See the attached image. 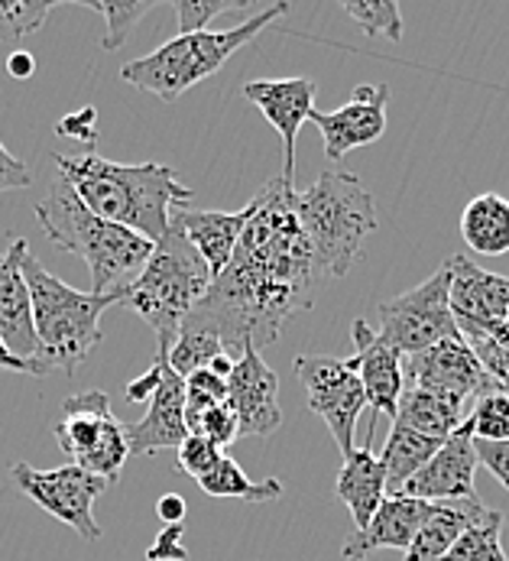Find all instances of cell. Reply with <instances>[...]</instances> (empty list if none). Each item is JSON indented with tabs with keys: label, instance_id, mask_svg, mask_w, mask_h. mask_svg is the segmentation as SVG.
<instances>
[{
	"label": "cell",
	"instance_id": "48",
	"mask_svg": "<svg viewBox=\"0 0 509 561\" xmlns=\"http://www.w3.org/2000/svg\"><path fill=\"white\" fill-rule=\"evenodd\" d=\"M0 260H3V253H0Z\"/></svg>",
	"mask_w": 509,
	"mask_h": 561
},
{
	"label": "cell",
	"instance_id": "7",
	"mask_svg": "<svg viewBox=\"0 0 509 561\" xmlns=\"http://www.w3.org/2000/svg\"><path fill=\"white\" fill-rule=\"evenodd\" d=\"M208 289L211 270L170 221V234L153 247V256L147 260L143 273L124 293V306L157 331L160 357H170L172 344L182 334V324L208 296Z\"/></svg>",
	"mask_w": 509,
	"mask_h": 561
},
{
	"label": "cell",
	"instance_id": "24",
	"mask_svg": "<svg viewBox=\"0 0 509 561\" xmlns=\"http://www.w3.org/2000/svg\"><path fill=\"white\" fill-rule=\"evenodd\" d=\"M484 503L474 496V500H441V503H431V513L425 516V523L419 526L413 546L406 549L403 561H441L451 546L461 539V533L484 516Z\"/></svg>",
	"mask_w": 509,
	"mask_h": 561
},
{
	"label": "cell",
	"instance_id": "34",
	"mask_svg": "<svg viewBox=\"0 0 509 561\" xmlns=\"http://www.w3.org/2000/svg\"><path fill=\"white\" fill-rule=\"evenodd\" d=\"M53 10H56L53 0H7V3H0V39L20 43V39L39 33Z\"/></svg>",
	"mask_w": 509,
	"mask_h": 561
},
{
	"label": "cell",
	"instance_id": "30",
	"mask_svg": "<svg viewBox=\"0 0 509 561\" xmlns=\"http://www.w3.org/2000/svg\"><path fill=\"white\" fill-rule=\"evenodd\" d=\"M88 10H94V13H101L104 16V39H101V46H104V53H117L127 39H130V33H134V26L157 7V0H134V3H127V0H111V3H97V0H82Z\"/></svg>",
	"mask_w": 509,
	"mask_h": 561
},
{
	"label": "cell",
	"instance_id": "11",
	"mask_svg": "<svg viewBox=\"0 0 509 561\" xmlns=\"http://www.w3.org/2000/svg\"><path fill=\"white\" fill-rule=\"evenodd\" d=\"M296 377L302 380L312 412H319L338 445L340 458L354 451V425L367 409V393L357 374L328 354H302L296 357Z\"/></svg>",
	"mask_w": 509,
	"mask_h": 561
},
{
	"label": "cell",
	"instance_id": "45",
	"mask_svg": "<svg viewBox=\"0 0 509 561\" xmlns=\"http://www.w3.org/2000/svg\"><path fill=\"white\" fill-rule=\"evenodd\" d=\"M185 500L178 496V493H163L160 496V503H157V516L163 519V526H170V523H185Z\"/></svg>",
	"mask_w": 509,
	"mask_h": 561
},
{
	"label": "cell",
	"instance_id": "36",
	"mask_svg": "<svg viewBox=\"0 0 509 561\" xmlns=\"http://www.w3.org/2000/svg\"><path fill=\"white\" fill-rule=\"evenodd\" d=\"M244 7H251V3H244V0H172V10L178 16V36L201 33V30H208V23L215 16L234 13Z\"/></svg>",
	"mask_w": 509,
	"mask_h": 561
},
{
	"label": "cell",
	"instance_id": "49",
	"mask_svg": "<svg viewBox=\"0 0 509 561\" xmlns=\"http://www.w3.org/2000/svg\"><path fill=\"white\" fill-rule=\"evenodd\" d=\"M507 526H509V519H507Z\"/></svg>",
	"mask_w": 509,
	"mask_h": 561
},
{
	"label": "cell",
	"instance_id": "23",
	"mask_svg": "<svg viewBox=\"0 0 509 561\" xmlns=\"http://www.w3.org/2000/svg\"><path fill=\"white\" fill-rule=\"evenodd\" d=\"M373 438H377V419L367 428V445L354 448L344 458V468H340L338 483H335L338 500L350 510L357 529H367L373 513L386 500V471H383L380 458L373 455Z\"/></svg>",
	"mask_w": 509,
	"mask_h": 561
},
{
	"label": "cell",
	"instance_id": "46",
	"mask_svg": "<svg viewBox=\"0 0 509 561\" xmlns=\"http://www.w3.org/2000/svg\"><path fill=\"white\" fill-rule=\"evenodd\" d=\"M7 72H10V79H16V81L33 79V72H36V59H33V53H26V49L10 53V59H7Z\"/></svg>",
	"mask_w": 509,
	"mask_h": 561
},
{
	"label": "cell",
	"instance_id": "35",
	"mask_svg": "<svg viewBox=\"0 0 509 561\" xmlns=\"http://www.w3.org/2000/svg\"><path fill=\"white\" fill-rule=\"evenodd\" d=\"M221 402H228V380H221L208 367L195 370L192 377H185V425L192 419H198L205 409L221 405Z\"/></svg>",
	"mask_w": 509,
	"mask_h": 561
},
{
	"label": "cell",
	"instance_id": "1",
	"mask_svg": "<svg viewBox=\"0 0 509 561\" xmlns=\"http://www.w3.org/2000/svg\"><path fill=\"white\" fill-rule=\"evenodd\" d=\"M319 270L296 215V185L273 175L247 205V225L224 273L182 328L215 334L228 357L279 341L286 319L315 302Z\"/></svg>",
	"mask_w": 509,
	"mask_h": 561
},
{
	"label": "cell",
	"instance_id": "33",
	"mask_svg": "<svg viewBox=\"0 0 509 561\" xmlns=\"http://www.w3.org/2000/svg\"><path fill=\"white\" fill-rule=\"evenodd\" d=\"M340 7L367 36H386L393 43L403 39V16L393 0H344Z\"/></svg>",
	"mask_w": 509,
	"mask_h": 561
},
{
	"label": "cell",
	"instance_id": "3",
	"mask_svg": "<svg viewBox=\"0 0 509 561\" xmlns=\"http://www.w3.org/2000/svg\"><path fill=\"white\" fill-rule=\"evenodd\" d=\"M36 221L56 247L85 260L94 296H124L157 247L120 225L97 218L62 175L36 205Z\"/></svg>",
	"mask_w": 509,
	"mask_h": 561
},
{
	"label": "cell",
	"instance_id": "39",
	"mask_svg": "<svg viewBox=\"0 0 509 561\" xmlns=\"http://www.w3.org/2000/svg\"><path fill=\"white\" fill-rule=\"evenodd\" d=\"M185 523H170L160 529L153 546L147 549V561H188V549L182 546Z\"/></svg>",
	"mask_w": 509,
	"mask_h": 561
},
{
	"label": "cell",
	"instance_id": "40",
	"mask_svg": "<svg viewBox=\"0 0 509 561\" xmlns=\"http://www.w3.org/2000/svg\"><path fill=\"white\" fill-rule=\"evenodd\" d=\"M474 451H477V461L509 490V442H477L474 438Z\"/></svg>",
	"mask_w": 509,
	"mask_h": 561
},
{
	"label": "cell",
	"instance_id": "14",
	"mask_svg": "<svg viewBox=\"0 0 509 561\" xmlns=\"http://www.w3.org/2000/svg\"><path fill=\"white\" fill-rule=\"evenodd\" d=\"M319 81L296 76V79H259L244 84V98L263 111V117L282 137V179L296 182V140L302 124L315 111Z\"/></svg>",
	"mask_w": 509,
	"mask_h": 561
},
{
	"label": "cell",
	"instance_id": "27",
	"mask_svg": "<svg viewBox=\"0 0 509 561\" xmlns=\"http://www.w3.org/2000/svg\"><path fill=\"white\" fill-rule=\"evenodd\" d=\"M441 442L444 438H428V435H419L413 428L393 425V432L383 445V455H380V465L386 471V493H400L406 483L413 481L435 458Z\"/></svg>",
	"mask_w": 509,
	"mask_h": 561
},
{
	"label": "cell",
	"instance_id": "2",
	"mask_svg": "<svg viewBox=\"0 0 509 561\" xmlns=\"http://www.w3.org/2000/svg\"><path fill=\"white\" fill-rule=\"evenodd\" d=\"M56 169L97 218L120 225L150 243H160L170 234L175 208L192 205V188L182 185L178 172L163 162L124 165L97 153H82L56 157Z\"/></svg>",
	"mask_w": 509,
	"mask_h": 561
},
{
	"label": "cell",
	"instance_id": "16",
	"mask_svg": "<svg viewBox=\"0 0 509 561\" xmlns=\"http://www.w3.org/2000/svg\"><path fill=\"white\" fill-rule=\"evenodd\" d=\"M228 405L234 409L244 438H269L282 425L279 377L256 347H247L234 364V374L228 380Z\"/></svg>",
	"mask_w": 509,
	"mask_h": 561
},
{
	"label": "cell",
	"instance_id": "47",
	"mask_svg": "<svg viewBox=\"0 0 509 561\" xmlns=\"http://www.w3.org/2000/svg\"><path fill=\"white\" fill-rule=\"evenodd\" d=\"M484 334H487L500 351H507L509 354V319L497 321V324H490V328H484Z\"/></svg>",
	"mask_w": 509,
	"mask_h": 561
},
{
	"label": "cell",
	"instance_id": "4",
	"mask_svg": "<svg viewBox=\"0 0 509 561\" xmlns=\"http://www.w3.org/2000/svg\"><path fill=\"white\" fill-rule=\"evenodd\" d=\"M23 279L33 306V331H36V360L46 370L76 374L79 364L101 344V316L124 302V296H94L79 293L59 276H53L33 253L23 256Z\"/></svg>",
	"mask_w": 509,
	"mask_h": 561
},
{
	"label": "cell",
	"instance_id": "5",
	"mask_svg": "<svg viewBox=\"0 0 509 561\" xmlns=\"http://www.w3.org/2000/svg\"><path fill=\"white\" fill-rule=\"evenodd\" d=\"M296 215L309 241L319 276L340 279L357 263L367 238L377 231L373 195L354 172H322L305 192L296 188Z\"/></svg>",
	"mask_w": 509,
	"mask_h": 561
},
{
	"label": "cell",
	"instance_id": "26",
	"mask_svg": "<svg viewBox=\"0 0 509 561\" xmlns=\"http://www.w3.org/2000/svg\"><path fill=\"white\" fill-rule=\"evenodd\" d=\"M464 419H467V412L461 402L444 400V397L419 390V387H403L393 425L413 428V432L428 435V438H448Z\"/></svg>",
	"mask_w": 509,
	"mask_h": 561
},
{
	"label": "cell",
	"instance_id": "29",
	"mask_svg": "<svg viewBox=\"0 0 509 561\" xmlns=\"http://www.w3.org/2000/svg\"><path fill=\"white\" fill-rule=\"evenodd\" d=\"M504 526H507V516L504 513L484 510V516L474 519L461 533V539L451 546V552L441 561H509L504 546H500Z\"/></svg>",
	"mask_w": 509,
	"mask_h": 561
},
{
	"label": "cell",
	"instance_id": "41",
	"mask_svg": "<svg viewBox=\"0 0 509 561\" xmlns=\"http://www.w3.org/2000/svg\"><path fill=\"white\" fill-rule=\"evenodd\" d=\"M30 185H33V169L23 160H16L0 140V192H16Z\"/></svg>",
	"mask_w": 509,
	"mask_h": 561
},
{
	"label": "cell",
	"instance_id": "21",
	"mask_svg": "<svg viewBox=\"0 0 509 561\" xmlns=\"http://www.w3.org/2000/svg\"><path fill=\"white\" fill-rule=\"evenodd\" d=\"M26 253H30V243L16 238L0 260V337L16 357L36 360L39 347H36V331H33V306H30L26 279H23Z\"/></svg>",
	"mask_w": 509,
	"mask_h": 561
},
{
	"label": "cell",
	"instance_id": "6",
	"mask_svg": "<svg viewBox=\"0 0 509 561\" xmlns=\"http://www.w3.org/2000/svg\"><path fill=\"white\" fill-rule=\"evenodd\" d=\"M282 13H289V3H273L254 13L251 20H244L234 30H201V33H185L175 36L170 43H163L157 53L134 59L120 69V79L140 91L157 94L160 101H178L192 84L205 81L208 76L221 72V66L241 53L247 43H254L256 36L279 20Z\"/></svg>",
	"mask_w": 509,
	"mask_h": 561
},
{
	"label": "cell",
	"instance_id": "44",
	"mask_svg": "<svg viewBox=\"0 0 509 561\" xmlns=\"http://www.w3.org/2000/svg\"><path fill=\"white\" fill-rule=\"evenodd\" d=\"M0 370H13V374H33V377H43V374H49L39 360H23V357H16L7 344H3V337H0Z\"/></svg>",
	"mask_w": 509,
	"mask_h": 561
},
{
	"label": "cell",
	"instance_id": "43",
	"mask_svg": "<svg viewBox=\"0 0 509 561\" xmlns=\"http://www.w3.org/2000/svg\"><path fill=\"white\" fill-rule=\"evenodd\" d=\"M163 364H166V357H160L157 354V360H153V367L143 374V377H137V380H130V387H127V400L130 402H143L153 397V390L160 387V377H163Z\"/></svg>",
	"mask_w": 509,
	"mask_h": 561
},
{
	"label": "cell",
	"instance_id": "20",
	"mask_svg": "<svg viewBox=\"0 0 509 561\" xmlns=\"http://www.w3.org/2000/svg\"><path fill=\"white\" fill-rule=\"evenodd\" d=\"M130 455H157L163 448H178L188 438L185 425V380L163 364L160 387L150 397V409L140 422L124 425Z\"/></svg>",
	"mask_w": 509,
	"mask_h": 561
},
{
	"label": "cell",
	"instance_id": "18",
	"mask_svg": "<svg viewBox=\"0 0 509 561\" xmlns=\"http://www.w3.org/2000/svg\"><path fill=\"white\" fill-rule=\"evenodd\" d=\"M350 334H354L357 354L350 360H344V364L357 374V380H360V387L367 393V405H373V412H380V415L396 419L400 397H403V387H406V380H403V354L396 347H390L363 319L354 321Z\"/></svg>",
	"mask_w": 509,
	"mask_h": 561
},
{
	"label": "cell",
	"instance_id": "9",
	"mask_svg": "<svg viewBox=\"0 0 509 561\" xmlns=\"http://www.w3.org/2000/svg\"><path fill=\"white\" fill-rule=\"evenodd\" d=\"M380 337L396 347L403 357H413L419 351H428L448 337H458V321L448 306V270L444 263L419 283L416 289L393 296L377 306Z\"/></svg>",
	"mask_w": 509,
	"mask_h": 561
},
{
	"label": "cell",
	"instance_id": "25",
	"mask_svg": "<svg viewBox=\"0 0 509 561\" xmlns=\"http://www.w3.org/2000/svg\"><path fill=\"white\" fill-rule=\"evenodd\" d=\"M461 238L481 256H500L509 250V202L487 192L467 202L461 215Z\"/></svg>",
	"mask_w": 509,
	"mask_h": 561
},
{
	"label": "cell",
	"instance_id": "32",
	"mask_svg": "<svg viewBox=\"0 0 509 561\" xmlns=\"http://www.w3.org/2000/svg\"><path fill=\"white\" fill-rule=\"evenodd\" d=\"M221 354H224V347H221V341H218L215 334H205V331L182 328L178 341L172 344L166 364H170L172 370H175V374L185 380V377H192L195 370H205V367H211V360H218ZM231 360H234V357H231Z\"/></svg>",
	"mask_w": 509,
	"mask_h": 561
},
{
	"label": "cell",
	"instance_id": "12",
	"mask_svg": "<svg viewBox=\"0 0 509 561\" xmlns=\"http://www.w3.org/2000/svg\"><path fill=\"white\" fill-rule=\"evenodd\" d=\"M403 380H406V387H419V390L438 393V397L461 402V405L474 402L494 383L461 334L448 337L428 351H419L413 357H403Z\"/></svg>",
	"mask_w": 509,
	"mask_h": 561
},
{
	"label": "cell",
	"instance_id": "17",
	"mask_svg": "<svg viewBox=\"0 0 509 561\" xmlns=\"http://www.w3.org/2000/svg\"><path fill=\"white\" fill-rule=\"evenodd\" d=\"M477 451H474V428L464 419L435 451V458L406 483L400 493L416 496L425 503L441 500H474V474H477Z\"/></svg>",
	"mask_w": 509,
	"mask_h": 561
},
{
	"label": "cell",
	"instance_id": "13",
	"mask_svg": "<svg viewBox=\"0 0 509 561\" xmlns=\"http://www.w3.org/2000/svg\"><path fill=\"white\" fill-rule=\"evenodd\" d=\"M448 270V306L458 321V331H484L497 321L509 319V276L490 273L454 253L444 260Z\"/></svg>",
	"mask_w": 509,
	"mask_h": 561
},
{
	"label": "cell",
	"instance_id": "15",
	"mask_svg": "<svg viewBox=\"0 0 509 561\" xmlns=\"http://www.w3.org/2000/svg\"><path fill=\"white\" fill-rule=\"evenodd\" d=\"M386 104H390V84H360L354 98L332 111H312V124L322 130L328 160H344L357 147H370L386 134Z\"/></svg>",
	"mask_w": 509,
	"mask_h": 561
},
{
	"label": "cell",
	"instance_id": "10",
	"mask_svg": "<svg viewBox=\"0 0 509 561\" xmlns=\"http://www.w3.org/2000/svg\"><path fill=\"white\" fill-rule=\"evenodd\" d=\"M10 478L20 486V493H26L36 506H43L59 523L72 526L85 542H97L104 536L94 519V500L111 490L107 481L88 474L85 468H79L72 461L62 468H53V471H39V468L20 461V465H13Z\"/></svg>",
	"mask_w": 509,
	"mask_h": 561
},
{
	"label": "cell",
	"instance_id": "38",
	"mask_svg": "<svg viewBox=\"0 0 509 561\" xmlns=\"http://www.w3.org/2000/svg\"><path fill=\"white\" fill-rule=\"evenodd\" d=\"M221 458H224V448L211 445V442L201 438V435H188V438L178 445V471L188 474V478H195V481L208 478V474L221 465Z\"/></svg>",
	"mask_w": 509,
	"mask_h": 561
},
{
	"label": "cell",
	"instance_id": "19",
	"mask_svg": "<svg viewBox=\"0 0 509 561\" xmlns=\"http://www.w3.org/2000/svg\"><path fill=\"white\" fill-rule=\"evenodd\" d=\"M428 513H431V503H425V500L403 496V493H386V500L373 513L370 526L347 536V542L340 549V559L363 561L367 556L380 552V549H396V552L406 556V549L413 546V539H416V533H419V526H423Z\"/></svg>",
	"mask_w": 509,
	"mask_h": 561
},
{
	"label": "cell",
	"instance_id": "28",
	"mask_svg": "<svg viewBox=\"0 0 509 561\" xmlns=\"http://www.w3.org/2000/svg\"><path fill=\"white\" fill-rule=\"evenodd\" d=\"M198 486L208 496H218V500L234 496V500H247V503H269V500H279V493H282V483L276 478L273 481H251L244 474V468L228 455L221 458V465L208 478L198 481Z\"/></svg>",
	"mask_w": 509,
	"mask_h": 561
},
{
	"label": "cell",
	"instance_id": "8",
	"mask_svg": "<svg viewBox=\"0 0 509 561\" xmlns=\"http://www.w3.org/2000/svg\"><path fill=\"white\" fill-rule=\"evenodd\" d=\"M59 448L72 458V465L85 468L88 474L107 481H120V471L130 458L124 422L114 419L111 400L104 390H85L62 402V419L53 428Z\"/></svg>",
	"mask_w": 509,
	"mask_h": 561
},
{
	"label": "cell",
	"instance_id": "37",
	"mask_svg": "<svg viewBox=\"0 0 509 561\" xmlns=\"http://www.w3.org/2000/svg\"><path fill=\"white\" fill-rule=\"evenodd\" d=\"M188 435H201V438H208L211 445L228 448L231 442L241 438V425H238L234 409H231L228 402H221V405L205 409L198 419H192V422H188Z\"/></svg>",
	"mask_w": 509,
	"mask_h": 561
},
{
	"label": "cell",
	"instance_id": "31",
	"mask_svg": "<svg viewBox=\"0 0 509 561\" xmlns=\"http://www.w3.org/2000/svg\"><path fill=\"white\" fill-rule=\"evenodd\" d=\"M467 422L477 442H509V393L490 383L477 400L471 402Z\"/></svg>",
	"mask_w": 509,
	"mask_h": 561
},
{
	"label": "cell",
	"instance_id": "42",
	"mask_svg": "<svg viewBox=\"0 0 509 561\" xmlns=\"http://www.w3.org/2000/svg\"><path fill=\"white\" fill-rule=\"evenodd\" d=\"M94 124H97V111H94V107H82V111H76V114H69V117H62V121L56 124V134H59V137L82 140V144H94V140H97Z\"/></svg>",
	"mask_w": 509,
	"mask_h": 561
},
{
	"label": "cell",
	"instance_id": "22",
	"mask_svg": "<svg viewBox=\"0 0 509 561\" xmlns=\"http://www.w3.org/2000/svg\"><path fill=\"white\" fill-rule=\"evenodd\" d=\"M172 225L185 234V241L198 250V256L211 270V279H218L238 250L241 231L247 225V208H241V211H198V208L185 205V208L172 211Z\"/></svg>",
	"mask_w": 509,
	"mask_h": 561
}]
</instances>
